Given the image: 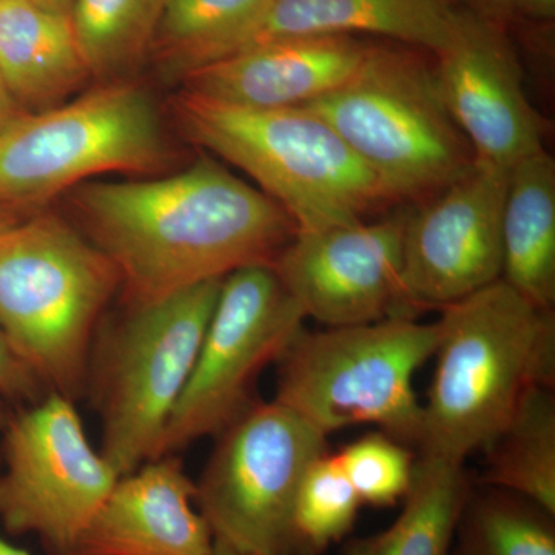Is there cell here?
Segmentation results:
<instances>
[{"label": "cell", "mask_w": 555, "mask_h": 555, "mask_svg": "<svg viewBox=\"0 0 555 555\" xmlns=\"http://www.w3.org/2000/svg\"><path fill=\"white\" fill-rule=\"evenodd\" d=\"M72 204L83 235L115 266L127 308L272 268L298 233L275 201L208 155L169 177L83 182Z\"/></svg>", "instance_id": "cell-1"}, {"label": "cell", "mask_w": 555, "mask_h": 555, "mask_svg": "<svg viewBox=\"0 0 555 555\" xmlns=\"http://www.w3.org/2000/svg\"><path fill=\"white\" fill-rule=\"evenodd\" d=\"M437 326L420 455L465 465L505 426L526 390L554 387V309L499 280L441 309Z\"/></svg>", "instance_id": "cell-2"}, {"label": "cell", "mask_w": 555, "mask_h": 555, "mask_svg": "<svg viewBox=\"0 0 555 555\" xmlns=\"http://www.w3.org/2000/svg\"><path fill=\"white\" fill-rule=\"evenodd\" d=\"M171 109L189 141L254 179L298 232L353 224L392 204L372 171L312 109L238 107L185 90Z\"/></svg>", "instance_id": "cell-3"}, {"label": "cell", "mask_w": 555, "mask_h": 555, "mask_svg": "<svg viewBox=\"0 0 555 555\" xmlns=\"http://www.w3.org/2000/svg\"><path fill=\"white\" fill-rule=\"evenodd\" d=\"M119 287L109 259L56 215L0 238V328L47 392L86 396L94 338Z\"/></svg>", "instance_id": "cell-4"}, {"label": "cell", "mask_w": 555, "mask_h": 555, "mask_svg": "<svg viewBox=\"0 0 555 555\" xmlns=\"http://www.w3.org/2000/svg\"><path fill=\"white\" fill-rule=\"evenodd\" d=\"M302 107L337 131L392 203H423L476 169L426 51L371 46L352 78Z\"/></svg>", "instance_id": "cell-5"}, {"label": "cell", "mask_w": 555, "mask_h": 555, "mask_svg": "<svg viewBox=\"0 0 555 555\" xmlns=\"http://www.w3.org/2000/svg\"><path fill=\"white\" fill-rule=\"evenodd\" d=\"M222 280L133 306L98 331L86 396L100 414V452L119 477L158 459L160 440L188 385Z\"/></svg>", "instance_id": "cell-6"}, {"label": "cell", "mask_w": 555, "mask_h": 555, "mask_svg": "<svg viewBox=\"0 0 555 555\" xmlns=\"http://www.w3.org/2000/svg\"><path fill=\"white\" fill-rule=\"evenodd\" d=\"M437 345V323L408 317L321 332L302 328L280 358L275 401L324 436L375 425L418 448L423 404L414 377Z\"/></svg>", "instance_id": "cell-7"}, {"label": "cell", "mask_w": 555, "mask_h": 555, "mask_svg": "<svg viewBox=\"0 0 555 555\" xmlns=\"http://www.w3.org/2000/svg\"><path fill=\"white\" fill-rule=\"evenodd\" d=\"M171 150L158 108L134 83L112 82L0 133V204L46 203L105 173L155 175Z\"/></svg>", "instance_id": "cell-8"}, {"label": "cell", "mask_w": 555, "mask_h": 555, "mask_svg": "<svg viewBox=\"0 0 555 555\" xmlns=\"http://www.w3.org/2000/svg\"><path fill=\"white\" fill-rule=\"evenodd\" d=\"M195 505L215 545L241 555H297L294 506L327 436L278 401L251 404L219 434Z\"/></svg>", "instance_id": "cell-9"}, {"label": "cell", "mask_w": 555, "mask_h": 555, "mask_svg": "<svg viewBox=\"0 0 555 555\" xmlns=\"http://www.w3.org/2000/svg\"><path fill=\"white\" fill-rule=\"evenodd\" d=\"M305 320L270 266L225 276L188 385L164 430L158 459L219 436L257 403L259 375L280 361Z\"/></svg>", "instance_id": "cell-10"}, {"label": "cell", "mask_w": 555, "mask_h": 555, "mask_svg": "<svg viewBox=\"0 0 555 555\" xmlns=\"http://www.w3.org/2000/svg\"><path fill=\"white\" fill-rule=\"evenodd\" d=\"M2 429L0 525L13 537H38L49 555H75L118 474L91 447L75 401L60 393H47Z\"/></svg>", "instance_id": "cell-11"}, {"label": "cell", "mask_w": 555, "mask_h": 555, "mask_svg": "<svg viewBox=\"0 0 555 555\" xmlns=\"http://www.w3.org/2000/svg\"><path fill=\"white\" fill-rule=\"evenodd\" d=\"M509 171L480 166L408 210L403 232L409 317L443 309L502 280V214Z\"/></svg>", "instance_id": "cell-12"}, {"label": "cell", "mask_w": 555, "mask_h": 555, "mask_svg": "<svg viewBox=\"0 0 555 555\" xmlns=\"http://www.w3.org/2000/svg\"><path fill=\"white\" fill-rule=\"evenodd\" d=\"M406 217L298 232L272 268L306 318L327 327L412 318L401 287Z\"/></svg>", "instance_id": "cell-13"}, {"label": "cell", "mask_w": 555, "mask_h": 555, "mask_svg": "<svg viewBox=\"0 0 555 555\" xmlns=\"http://www.w3.org/2000/svg\"><path fill=\"white\" fill-rule=\"evenodd\" d=\"M433 56L441 98L476 164L509 171L545 149L546 122L528 100L507 28L462 9L454 36Z\"/></svg>", "instance_id": "cell-14"}, {"label": "cell", "mask_w": 555, "mask_h": 555, "mask_svg": "<svg viewBox=\"0 0 555 555\" xmlns=\"http://www.w3.org/2000/svg\"><path fill=\"white\" fill-rule=\"evenodd\" d=\"M369 49L345 35L268 40L190 73L182 90L238 107H302L352 78Z\"/></svg>", "instance_id": "cell-15"}, {"label": "cell", "mask_w": 555, "mask_h": 555, "mask_svg": "<svg viewBox=\"0 0 555 555\" xmlns=\"http://www.w3.org/2000/svg\"><path fill=\"white\" fill-rule=\"evenodd\" d=\"M195 495L181 460H150L118 478L75 555H215Z\"/></svg>", "instance_id": "cell-16"}, {"label": "cell", "mask_w": 555, "mask_h": 555, "mask_svg": "<svg viewBox=\"0 0 555 555\" xmlns=\"http://www.w3.org/2000/svg\"><path fill=\"white\" fill-rule=\"evenodd\" d=\"M460 14L454 0H272L254 46L298 36L374 35L436 54L454 36Z\"/></svg>", "instance_id": "cell-17"}, {"label": "cell", "mask_w": 555, "mask_h": 555, "mask_svg": "<svg viewBox=\"0 0 555 555\" xmlns=\"http://www.w3.org/2000/svg\"><path fill=\"white\" fill-rule=\"evenodd\" d=\"M0 75L25 113L64 104L87 79L67 14L0 0Z\"/></svg>", "instance_id": "cell-18"}, {"label": "cell", "mask_w": 555, "mask_h": 555, "mask_svg": "<svg viewBox=\"0 0 555 555\" xmlns=\"http://www.w3.org/2000/svg\"><path fill=\"white\" fill-rule=\"evenodd\" d=\"M502 247V280L539 308L554 309L555 163L545 149L509 170Z\"/></svg>", "instance_id": "cell-19"}, {"label": "cell", "mask_w": 555, "mask_h": 555, "mask_svg": "<svg viewBox=\"0 0 555 555\" xmlns=\"http://www.w3.org/2000/svg\"><path fill=\"white\" fill-rule=\"evenodd\" d=\"M272 0H169L153 53L163 75L190 73L254 46Z\"/></svg>", "instance_id": "cell-20"}, {"label": "cell", "mask_w": 555, "mask_h": 555, "mask_svg": "<svg viewBox=\"0 0 555 555\" xmlns=\"http://www.w3.org/2000/svg\"><path fill=\"white\" fill-rule=\"evenodd\" d=\"M470 488L465 465L420 455L396 524L350 540L343 555H449Z\"/></svg>", "instance_id": "cell-21"}, {"label": "cell", "mask_w": 555, "mask_h": 555, "mask_svg": "<svg viewBox=\"0 0 555 555\" xmlns=\"http://www.w3.org/2000/svg\"><path fill=\"white\" fill-rule=\"evenodd\" d=\"M480 485L514 492L555 516V398L553 387L526 390L513 415L486 444Z\"/></svg>", "instance_id": "cell-22"}, {"label": "cell", "mask_w": 555, "mask_h": 555, "mask_svg": "<svg viewBox=\"0 0 555 555\" xmlns=\"http://www.w3.org/2000/svg\"><path fill=\"white\" fill-rule=\"evenodd\" d=\"M169 0H73V33L90 76L113 79L152 53Z\"/></svg>", "instance_id": "cell-23"}, {"label": "cell", "mask_w": 555, "mask_h": 555, "mask_svg": "<svg viewBox=\"0 0 555 555\" xmlns=\"http://www.w3.org/2000/svg\"><path fill=\"white\" fill-rule=\"evenodd\" d=\"M470 488L449 555H555V516L503 489Z\"/></svg>", "instance_id": "cell-24"}, {"label": "cell", "mask_w": 555, "mask_h": 555, "mask_svg": "<svg viewBox=\"0 0 555 555\" xmlns=\"http://www.w3.org/2000/svg\"><path fill=\"white\" fill-rule=\"evenodd\" d=\"M360 496L328 452L310 463L294 506L297 555H320L345 539L356 525Z\"/></svg>", "instance_id": "cell-25"}, {"label": "cell", "mask_w": 555, "mask_h": 555, "mask_svg": "<svg viewBox=\"0 0 555 555\" xmlns=\"http://www.w3.org/2000/svg\"><path fill=\"white\" fill-rule=\"evenodd\" d=\"M337 460L361 503L393 506L406 496L414 477L415 455L387 434H367L347 444Z\"/></svg>", "instance_id": "cell-26"}, {"label": "cell", "mask_w": 555, "mask_h": 555, "mask_svg": "<svg viewBox=\"0 0 555 555\" xmlns=\"http://www.w3.org/2000/svg\"><path fill=\"white\" fill-rule=\"evenodd\" d=\"M47 393L0 328V401L33 404Z\"/></svg>", "instance_id": "cell-27"}, {"label": "cell", "mask_w": 555, "mask_h": 555, "mask_svg": "<svg viewBox=\"0 0 555 555\" xmlns=\"http://www.w3.org/2000/svg\"><path fill=\"white\" fill-rule=\"evenodd\" d=\"M454 3L467 13L503 28L514 22L516 0H454Z\"/></svg>", "instance_id": "cell-28"}, {"label": "cell", "mask_w": 555, "mask_h": 555, "mask_svg": "<svg viewBox=\"0 0 555 555\" xmlns=\"http://www.w3.org/2000/svg\"><path fill=\"white\" fill-rule=\"evenodd\" d=\"M555 0H516L514 21H526L537 25H553Z\"/></svg>", "instance_id": "cell-29"}, {"label": "cell", "mask_w": 555, "mask_h": 555, "mask_svg": "<svg viewBox=\"0 0 555 555\" xmlns=\"http://www.w3.org/2000/svg\"><path fill=\"white\" fill-rule=\"evenodd\" d=\"M22 115H25L24 109L14 100L9 87H7L5 80L0 75V133L9 129L11 124L16 122Z\"/></svg>", "instance_id": "cell-30"}, {"label": "cell", "mask_w": 555, "mask_h": 555, "mask_svg": "<svg viewBox=\"0 0 555 555\" xmlns=\"http://www.w3.org/2000/svg\"><path fill=\"white\" fill-rule=\"evenodd\" d=\"M43 9L54 11V13L67 14L72 11L73 0H33Z\"/></svg>", "instance_id": "cell-31"}, {"label": "cell", "mask_w": 555, "mask_h": 555, "mask_svg": "<svg viewBox=\"0 0 555 555\" xmlns=\"http://www.w3.org/2000/svg\"><path fill=\"white\" fill-rule=\"evenodd\" d=\"M20 222L21 221H17V218L11 215L9 210H3V208L0 207V238L5 236L10 230L16 228Z\"/></svg>", "instance_id": "cell-32"}, {"label": "cell", "mask_w": 555, "mask_h": 555, "mask_svg": "<svg viewBox=\"0 0 555 555\" xmlns=\"http://www.w3.org/2000/svg\"><path fill=\"white\" fill-rule=\"evenodd\" d=\"M0 555H31L27 553V551L22 550V547H17L10 543L5 537L0 535Z\"/></svg>", "instance_id": "cell-33"}, {"label": "cell", "mask_w": 555, "mask_h": 555, "mask_svg": "<svg viewBox=\"0 0 555 555\" xmlns=\"http://www.w3.org/2000/svg\"><path fill=\"white\" fill-rule=\"evenodd\" d=\"M215 555H241V554L233 553V551L228 550V547L215 545Z\"/></svg>", "instance_id": "cell-34"}, {"label": "cell", "mask_w": 555, "mask_h": 555, "mask_svg": "<svg viewBox=\"0 0 555 555\" xmlns=\"http://www.w3.org/2000/svg\"><path fill=\"white\" fill-rule=\"evenodd\" d=\"M9 415H7L5 409H3V401H0V429L5 426Z\"/></svg>", "instance_id": "cell-35"}]
</instances>
